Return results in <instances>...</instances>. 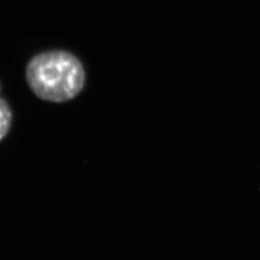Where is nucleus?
<instances>
[{"label":"nucleus","mask_w":260,"mask_h":260,"mask_svg":"<svg viewBox=\"0 0 260 260\" xmlns=\"http://www.w3.org/2000/svg\"><path fill=\"white\" fill-rule=\"evenodd\" d=\"M13 112L8 103L0 98V141L5 138L12 126Z\"/></svg>","instance_id":"f03ea898"},{"label":"nucleus","mask_w":260,"mask_h":260,"mask_svg":"<svg viewBox=\"0 0 260 260\" xmlns=\"http://www.w3.org/2000/svg\"><path fill=\"white\" fill-rule=\"evenodd\" d=\"M29 88L39 99L51 103H66L83 88V67L75 56L62 50L46 51L34 56L26 66Z\"/></svg>","instance_id":"f257e3e1"}]
</instances>
